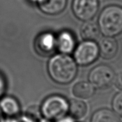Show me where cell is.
<instances>
[{"label": "cell", "instance_id": "1", "mask_svg": "<svg viewBox=\"0 0 122 122\" xmlns=\"http://www.w3.org/2000/svg\"><path fill=\"white\" fill-rule=\"evenodd\" d=\"M48 72L55 82L61 84L70 83L76 77V62L66 54L53 56L48 64Z\"/></svg>", "mask_w": 122, "mask_h": 122}, {"label": "cell", "instance_id": "2", "mask_svg": "<svg viewBox=\"0 0 122 122\" xmlns=\"http://www.w3.org/2000/svg\"><path fill=\"white\" fill-rule=\"evenodd\" d=\"M101 32L107 37H114L122 33V7L111 5L105 7L98 19Z\"/></svg>", "mask_w": 122, "mask_h": 122}, {"label": "cell", "instance_id": "3", "mask_svg": "<svg viewBox=\"0 0 122 122\" xmlns=\"http://www.w3.org/2000/svg\"><path fill=\"white\" fill-rule=\"evenodd\" d=\"M69 103L64 97L55 95L43 102L41 112L46 118L51 120L62 118L68 111Z\"/></svg>", "mask_w": 122, "mask_h": 122}, {"label": "cell", "instance_id": "4", "mask_svg": "<svg viewBox=\"0 0 122 122\" xmlns=\"http://www.w3.org/2000/svg\"><path fill=\"white\" fill-rule=\"evenodd\" d=\"M115 73L111 67L107 65H99L92 69L89 75L90 83L94 87L105 89L114 83Z\"/></svg>", "mask_w": 122, "mask_h": 122}, {"label": "cell", "instance_id": "5", "mask_svg": "<svg viewBox=\"0 0 122 122\" xmlns=\"http://www.w3.org/2000/svg\"><path fill=\"white\" fill-rule=\"evenodd\" d=\"M99 55V48L93 41L82 42L74 51V59L80 65L87 66L93 63Z\"/></svg>", "mask_w": 122, "mask_h": 122}, {"label": "cell", "instance_id": "6", "mask_svg": "<svg viewBox=\"0 0 122 122\" xmlns=\"http://www.w3.org/2000/svg\"><path fill=\"white\" fill-rule=\"evenodd\" d=\"M72 11L75 16L83 21L90 20L99 9L98 0H73Z\"/></svg>", "mask_w": 122, "mask_h": 122}, {"label": "cell", "instance_id": "7", "mask_svg": "<svg viewBox=\"0 0 122 122\" xmlns=\"http://www.w3.org/2000/svg\"><path fill=\"white\" fill-rule=\"evenodd\" d=\"M36 51L41 56L52 55L57 49L56 38L50 32H44L37 38L35 43Z\"/></svg>", "mask_w": 122, "mask_h": 122}, {"label": "cell", "instance_id": "8", "mask_svg": "<svg viewBox=\"0 0 122 122\" xmlns=\"http://www.w3.org/2000/svg\"><path fill=\"white\" fill-rule=\"evenodd\" d=\"M37 3L44 13L56 15L65 10L67 0H38Z\"/></svg>", "mask_w": 122, "mask_h": 122}, {"label": "cell", "instance_id": "9", "mask_svg": "<svg viewBox=\"0 0 122 122\" xmlns=\"http://www.w3.org/2000/svg\"><path fill=\"white\" fill-rule=\"evenodd\" d=\"M99 52L105 59H111L116 56L118 51V44L112 37H103L98 44Z\"/></svg>", "mask_w": 122, "mask_h": 122}, {"label": "cell", "instance_id": "10", "mask_svg": "<svg viewBox=\"0 0 122 122\" xmlns=\"http://www.w3.org/2000/svg\"><path fill=\"white\" fill-rule=\"evenodd\" d=\"M76 42L71 32L63 31L56 37V47L59 51L63 54H69L72 52L75 47Z\"/></svg>", "mask_w": 122, "mask_h": 122}, {"label": "cell", "instance_id": "11", "mask_svg": "<svg viewBox=\"0 0 122 122\" xmlns=\"http://www.w3.org/2000/svg\"><path fill=\"white\" fill-rule=\"evenodd\" d=\"M100 32L98 24L93 21H86L80 28L81 36L87 41L97 40L100 36Z\"/></svg>", "mask_w": 122, "mask_h": 122}, {"label": "cell", "instance_id": "12", "mask_svg": "<svg viewBox=\"0 0 122 122\" xmlns=\"http://www.w3.org/2000/svg\"><path fill=\"white\" fill-rule=\"evenodd\" d=\"M0 108L5 114L13 117L19 114L20 108L17 101L11 97H4L0 101Z\"/></svg>", "mask_w": 122, "mask_h": 122}, {"label": "cell", "instance_id": "13", "mask_svg": "<svg viewBox=\"0 0 122 122\" xmlns=\"http://www.w3.org/2000/svg\"><path fill=\"white\" fill-rule=\"evenodd\" d=\"M73 93L81 99H89L95 93V87L90 83L85 81L77 83L73 87Z\"/></svg>", "mask_w": 122, "mask_h": 122}, {"label": "cell", "instance_id": "14", "mask_svg": "<svg viewBox=\"0 0 122 122\" xmlns=\"http://www.w3.org/2000/svg\"><path fill=\"white\" fill-rule=\"evenodd\" d=\"M87 107L84 102L78 99H72L69 103L68 111L72 118L81 119L86 116Z\"/></svg>", "mask_w": 122, "mask_h": 122}, {"label": "cell", "instance_id": "15", "mask_svg": "<svg viewBox=\"0 0 122 122\" xmlns=\"http://www.w3.org/2000/svg\"><path fill=\"white\" fill-rule=\"evenodd\" d=\"M91 122H121L119 117L109 109H101L95 112Z\"/></svg>", "mask_w": 122, "mask_h": 122}, {"label": "cell", "instance_id": "16", "mask_svg": "<svg viewBox=\"0 0 122 122\" xmlns=\"http://www.w3.org/2000/svg\"><path fill=\"white\" fill-rule=\"evenodd\" d=\"M112 108L118 115L122 116V92L117 93L114 98Z\"/></svg>", "mask_w": 122, "mask_h": 122}, {"label": "cell", "instance_id": "17", "mask_svg": "<svg viewBox=\"0 0 122 122\" xmlns=\"http://www.w3.org/2000/svg\"><path fill=\"white\" fill-rule=\"evenodd\" d=\"M40 113H41V109L40 110L39 107L37 106H33L29 108L28 110V116L34 120V118H38Z\"/></svg>", "mask_w": 122, "mask_h": 122}, {"label": "cell", "instance_id": "18", "mask_svg": "<svg viewBox=\"0 0 122 122\" xmlns=\"http://www.w3.org/2000/svg\"><path fill=\"white\" fill-rule=\"evenodd\" d=\"M114 83L117 87L122 90V72L118 73L117 76H115Z\"/></svg>", "mask_w": 122, "mask_h": 122}, {"label": "cell", "instance_id": "19", "mask_svg": "<svg viewBox=\"0 0 122 122\" xmlns=\"http://www.w3.org/2000/svg\"><path fill=\"white\" fill-rule=\"evenodd\" d=\"M5 90V81L4 78L0 74V98L4 93Z\"/></svg>", "mask_w": 122, "mask_h": 122}, {"label": "cell", "instance_id": "20", "mask_svg": "<svg viewBox=\"0 0 122 122\" xmlns=\"http://www.w3.org/2000/svg\"><path fill=\"white\" fill-rule=\"evenodd\" d=\"M15 122H34L32 118H30L28 116H25V117H22L19 118L17 121H15Z\"/></svg>", "mask_w": 122, "mask_h": 122}, {"label": "cell", "instance_id": "21", "mask_svg": "<svg viewBox=\"0 0 122 122\" xmlns=\"http://www.w3.org/2000/svg\"><path fill=\"white\" fill-rule=\"evenodd\" d=\"M58 122H74L72 118H64L60 120Z\"/></svg>", "mask_w": 122, "mask_h": 122}, {"label": "cell", "instance_id": "22", "mask_svg": "<svg viewBox=\"0 0 122 122\" xmlns=\"http://www.w3.org/2000/svg\"><path fill=\"white\" fill-rule=\"evenodd\" d=\"M0 122H4L3 121V118H2L1 114V111H0Z\"/></svg>", "mask_w": 122, "mask_h": 122}, {"label": "cell", "instance_id": "23", "mask_svg": "<svg viewBox=\"0 0 122 122\" xmlns=\"http://www.w3.org/2000/svg\"><path fill=\"white\" fill-rule=\"evenodd\" d=\"M30 1H32L36 2V3H37V1H38V0H30Z\"/></svg>", "mask_w": 122, "mask_h": 122}]
</instances>
